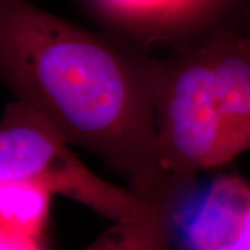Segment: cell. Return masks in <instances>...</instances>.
<instances>
[{
  "label": "cell",
  "mask_w": 250,
  "mask_h": 250,
  "mask_svg": "<svg viewBox=\"0 0 250 250\" xmlns=\"http://www.w3.org/2000/svg\"><path fill=\"white\" fill-rule=\"evenodd\" d=\"M0 78L68 145L98 154L160 206L150 64L27 0H3Z\"/></svg>",
  "instance_id": "6da1fadb"
},
{
  "label": "cell",
  "mask_w": 250,
  "mask_h": 250,
  "mask_svg": "<svg viewBox=\"0 0 250 250\" xmlns=\"http://www.w3.org/2000/svg\"><path fill=\"white\" fill-rule=\"evenodd\" d=\"M150 67L159 205L167 210L200 171L249 149V39L215 34Z\"/></svg>",
  "instance_id": "7a4b0ae2"
},
{
  "label": "cell",
  "mask_w": 250,
  "mask_h": 250,
  "mask_svg": "<svg viewBox=\"0 0 250 250\" xmlns=\"http://www.w3.org/2000/svg\"><path fill=\"white\" fill-rule=\"evenodd\" d=\"M0 179L42 184L53 195L72 199L111 223L166 211L100 178L53 125L18 100L10 103L0 118Z\"/></svg>",
  "instance_id": "3957f363"
},
{
  "label": "cell",
  "mask_w": 250,
  "mask_h": 250,
  "mask_svg": "<svg viewBox=\"0 0 250 250\" xmlns=\"http://www.w3.org/2000/svg\"><path fill=\"white\" fill-rule=\"evenodd\" d=\"M182 213L185 250H249L250 189L241 177L214 179Z\"/></svg>",
  "instance_id": "277c9868"
},
{
  "label": "cell",
  "mask_w": 250,
  "mask_h": 250,
  "mask_svg": "<svg viewBox=\"0 0 250 250\" xmlns=\"http://www.w3.org/2000/svg\"><path fill=\"white\" fill-rule=\"evenodd\" d=\"M106 16L141 32H175L203 22L197 0H93Z\"/></svg>",
  "instance_id": "5b68a950"
},
{
  "label": "cell",
  "mask_w": 250,
  "mask_h": 250,
  "mask_svg": "<svg viewBox=\"0 0 250 250\" xmlns=\"http://www.w3.org/2000/svg\"><path fill=\"white\" fill-rule=\"evenodd\" d=\"M52 196L38 182L0 179V229L43 239Z\"/></svg>",
  "instance_id": "8992f818"
},
{
  "label": "cell",
  "mask_w": 250,
  "mask_h": 250,
  "mask_svg": "<svg viewBox=\"0 0 250 250\" xmlns=\"http://www.w3.org/2000/svg\"><path fill=\"white\" fill-rule=\"evenodd\" d=\"M167 211L113 223L82 250H172Z\"/></svg>",
  "instance_id": "52a82bcc"
},
{
  "label": "cell",
  "mask_w": 250,
  "mask_h": 250,
  "mask_svg": "<svg viewBox=\"0 0 250 250\" xmlns=\"http://www.w3.org/2000/svg\"><path fill=\"white\" fill-rule=\"evenodd\" d=\"M0 250H46L43 239L0 229Z\"/></svg>",
  "instance_id": "ba28073f"
},
{
  "label": "cell",
  "mask_w": 250,
  "mask_h": 250,
  "mask_svg": "<svg viewBox=\"0 0 250 250\" xmlns=\"http://www.w3.org/2000/svg\"><path fill=\"white\" fill-rule=\"evenodd\" d=\"M197 1H199V7L202 11L203 20H207L218 10H221V7L228 0H197Z\"/></svg>",
  "instance_id": "9c48e42d"
},
{
  "label": "cell",
  "mask_w": 250,
  "mask_h": 250,
  "mask_svg": "<svg viewBox=\"0 0 250 250\" xmlns=\"http://www.w3.org/2000/svg\"><path fill=\"white\" fill-rule=\"evenodd\" d=\"M1 16H3V0H0V24H1Z\"/></svg>",
  "instance_id": "30bf717a"
}]
</instances>
